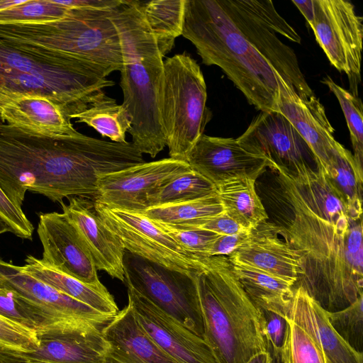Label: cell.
Instances as JSON below:
<instances>
[{"mask_svg": "<svg viewBox=\"0 0 363 363\" xmlns=\"http://www.w3.org/2000/svg\"><path fill=\"white\" fill-rule=\"evenodd\" d=\"M287 319L289 331L286 347L283 354L277 357L284 363H328L314 339L300 325Z\"/></svg>", "mask_w": 363, "mask_h": 363, "instance_id": "37", "label": "cell"}, {"mask_svg": "<svg viewBox=\"0 0 363 363\" xmlns=\"http://www.w3.org/2000/svg\"><path fill=\"white\" fill-rule=\"evenodd\" d=\"M217 193L216 186L191 169L160 189L149 199V207L203 198Z\"/></svg>", "mask_w": 363, "mask_h": 363, "instance_id": "33", "label": "cell"}, {"mask_svg": "<svg viewBox=\"0 0 363 363\" xmlns=\"http://www.w3.org/2000/svg\"><path fill=\"white\" fill-rule=\"evenodd\" d=\"M122 51V106L130 120L128 133L142 153L155 157L166 146L160 118L164 61L139 1H123L112 10Z\"/></svg>", "mask_w": 363, "mask_h": 363, "instance_id": "3", "label": "cell"}, {"mask_svg": "<svg viewBox=\"0 0 363 363\" xmlns=\"http://www.w3.org/2000/svg\"><path fill=\"white\" fill-rule=\"evenodd\" d=\"M123 265L127 286L203 339V320L196 280L198 272L182 273L126 252Z\"/></svg>", "mask_w": 363, "mask_h": 363, "instance_id": "11", "label": "cell"}, {"mask_svg": "<svg viewBox=\"0 0 363 363\" xmlns=\"http://www.w3.org/2000/svg\"><path fill=\"white\" fill-rule=\"evenodd\" d=\"M102 335L107 344L103 363H178L142 328L129 303L103 329Z\"/></svg>", "mask_w": 363, "mask_h": 363, "instance_id": "23", "label": "cell"}, {"mask_svg": "<svg viewBox=\"0 0 363 363\" xmlns=\"http://www.w3.org/2000/svg\"><path fill=\"white\" fill-rule=\"evenodd\" d=\"M132 142H108L79 133L53 138L0 121V188L18 208L27 191L60 203L94 200L100 175L144 162Z\"/></svg>", "mask_w": 363, "mask_h": 363, "instance_id": "2", "label": "cell"}, {"mask_svg": "<svg viewBox=\"0 0 363 363\" xmlns=\"http://www.w3.org/2000/svg\"><path fill=\"white\" fill-rule=\"evenodd\" d=\"M272 170L284 207L275 224L300 261L296 287L328 312L349 306L363 295L362 218L350 216L319 167L305 162Z\"/></svg>", "mask_w": 363, "mask_h": 363, "instance_id": "1", "label": "cell"}, {"mask_svg": "<svg viewBox=\"0 0 363 363\" xmlns=\"http://www.w3.org/2000/svg\"><path fill=\"white\" fill-rule=\"evenodd\" d=\"M247 150L267 157L274 165L293 169L302 163L317 166L311 148L279 112L260 111L238 138Z\"/></svg>", "mask_w": 363, "mask_h": 363, "instance_id": "18", "label": "cell"}, {"mask_svg": "<svg viewBox=\"0 0 363 363\" xmlns=\"http://www.w3.org/2000/svg\"><path fill=\"white\" fill-rule=\"evenodd\" d=\"M271 355H272V363H284L279 357L275 356L272 354H271Z\"/></svg>", "mask_w": 363, "mask_h": 363, "instance_id": "50", "label": "cell"}, {"mask_svg": "<svg viewBox=\"0 0 363 363\" xmlns=\"http://www.w3.org/2000/svg\"><path fill=\"white\" fill-rule=\"evenodd\" d=\"M260 310L262 313L264 332L268 345L267 351L274 355L281 356L284 351L289 331L287 317L273 311Z\"/></svg>", "mask_w": 363, "mask_h": 363, "instance_id": "40", "label": "cell"}, {"mask_svg": "<svg viewBox=\"0 0 363 363\" xmlns=\"http://www.w3.org/2000/svg\"><path fill=\"white\" fill-rule=\"evenodd\" d=\"M69 203L60 204L84 242L95 267L113 278L124 282L123 258L125 250L118 238L99 216L94 200L73 196Z\"/></svg>", "mask_w": 363, "mask_h": 363, "instance_id": "20", "label": "cell"}, {"mask_svg": "<svg viewBox=\"0 0 363 363\" xmlns=\"http://www.w3.org/2000/svg\"><path fill=\"white\" fill-rule=\"evenodd\" d=\"M113 9L73 8L52 22L0 25V38L86 61L108 76L121 71L123 62Z\"/></svg>", "mask_w": 363, "mask_h": 363, "instance_id": "7", "label": "cell"}, {"mask_svg": "<svg viewBox=\"0 0 363 363\" xmlns=\"http://www.w3.org/2000/svg\"><path fill=\"white\" fill-rule=\"evenodd\" d=\"M24 261L22 267L24 271L55 289L101 313L115 316L119 312L113 296L106 287L97 288L86 284L30 255Z\"/></svg>", "mask_w": 363, "mask_h": 363, "instance_id": "26", "label": "cell"}, {"mask_svg": "<svg viewBox=\"0 0 363 363\" xmlns=\"http://www.w3.org/2000/svg\"><path fill=\"white\" fill-rule=\"evenodd\" d=\"M255 182L240 177L225 180L216 186L225 213L247 230L255 228L269 218L256 191Z\"/></svg>", "mask_w": 363, "mask_h": 363, "instance_id": "27", "label": "cell"}, {"mask_svg": "<svg viewBox=\"0 0 363 363\" xmlns=\"http://www.w3.org/2000/svg\"><path fill=\"white\" fill-rule=\"evenodd\" d=\"M278 112L296 129L313 152L317 167L325 174L340 143L334 136L335 129L329 121L319 99L313 95L302 99L277 74Z\"/></svg>", "mask_w": 363, "mask_h": 363, "instance_id": "19", "label": "cell"}, {"mask_svg": "<svg viewBox=\"0 0 363 363\" xmlns=\"http://www.w3.org/2000/svg\"><path fill=\"white\" fill-rule=\"evenodd\" d=\"M106 77L86 61L0 38V96H43L72 119L106 96L114 85Z\"/></svg>", "mask_w": 363, "mask_h": 363, "instance_id": "4", "label": "cell"}, {"mask_svg": "<svg viewBox=\"0 0 363 363\" xmlns=\"http://www.w3.org/2000/svg\"><path fill=\"white\" fill-rule=\"evenodd\" d=\"M38 348L19 353L24 363H103L107 347L102 331L39 336Z\"/></svg>", "mask_w": 363, "mask_h": 363, "instance_id": "25", "label": "cell"}, {"mask_svg": "<svg viewBox=\"0 0 363 363\" xmlns=\"http://www.w3.org/2000/svg\"><path fill=\"white\" fill-rule=\"evenodd\" d=\"M228 258L232 263L259 269L294 286L301 273L298 255L280 236L277 225L268 220L252 229L247 242Z\"/></svg>", "mask_w": 363, "mask_h": 363, "instance_id": "21", "label": "cell"}, {"mask_svg": "<svg viewBox=\"0 0 363 363\" xmlns=\"http://www.w3.org/2000/svg\"><path fill=\"white\" fill-rule=\"evenodd\" d=\"M0 363H24L19 352L0 346Z\"/></svg>", "mask_w": 363, "mask_h": 363, "instance_id": "47", "label": "cell"}, {"mask_svg": "<svg viewBox=\"0 0 363 363\" xmlns=\"http://www.w3.org/2000/svg\"><path fill=\"white\" fill-rule=\"evenodd\" d=\"M57 2L69 9H113L118 6L121 4L122 0H67L57 1Z\"/></svg>", "mask_w": 363, "mask_h": 363, "instance_id": "45", "label": "cell"}, {"mask_svg": "<svg viewBox=\"0 0 363 363\" xmlns=\"http://www.w3.org/2000/svg\"><path fill=\"white\" fill-rule=\"evenodd\" d=\"M128 303L153 341L178 363H219L208 343L130 286Z\"/></svg>", "mask_w": 363, "mask_h": 363, "instance_id": "15", "label": "cell"}, {"mask_svg": "<svg viewBox=\"0 0 363 363\" xmlns=\"http://www.w3.org/2000/svg\"><path fill=\"white\" fill-rule=\"evenodd\" d=\"M231 264L244 290L257 307L287 315L294 294L293 285L259 269Z\"/></svg>", "mask_w": 363, "mask_h": 363, "instance_id": "28", "label": "cell"}, {"mask_svg": "<svg viewBox=\"0 0 363 363\" xmlns=\"http://www.w3.org/2000/svg\"><path fill=\"white\" fill-rule=\"evenodd\" d=\"M0 286L25 306L38 336L102 331L114 316L101 313L0 258Z\"/></svg>", "mask_w": 363, "mask_h": 363, "instance_id": "9", "label": "cell"}, {"mask_svg": "<svg viewBox=\"0 0 363 363\" xmlns=\"http://www.w3.org/2000/svg\"><path fill=\"white\" fill-rule=\"evenodd\" d=\"M0 220L9 232L22 239L32 240L33 225L22 209L16 207L0 188Z\"/></svg>", "mask_w": 363, "mask_h": 363, "instance_id": "41", "label": "cell"}, {"mask_svg": "<svg viewBox=\"0 0 363 363\" xmlns=\"http://www.w3.org/2000/svg\"><path fill=\"white\" fill-rule=\"evenodd\" d=\"M286 316L314 339L328 363H363V354L353 350L336 333L327 311L300 286L294 288Z\"/></svg>", "mask_w": 363, "mask_h": 363, "instance_id": "24", "label": "cell"}, {"mask_svg": "<svg viewBox=\"0 0 363 363\" xmlns=\"http://www.w3.org/2000/svg\"><path fill=\"white\" fill-rule=\"evenodd\" d=\"M150 220L182 228H199L225 213L217 193L199 199L150 206L143 213Z\"/></svg>", "mask_w": 363, "mask_h": 363, "instance_id": "29", "label": "cell"}, {"mask_svg": "<svg viewBox=\"0 0 363 363\" xmlns=\"http://www.w3.org/2000/svg\"><path fill=\"white\" fill-rule=\"evenodd\" d=\"M199 228L213 232L219 235L234 234L247 230L225 213L208 220Z\"/></svg>", "mask_w": 363, "mask_h": 363, "instance_id": "44", "label": "cell"}, {"mask_svg": "<svg viewBox=\"0 0 363 363\" xmlns=\"http://www.w3.org/2000/svg\"><path fill=\"white\" fill-rule=\"evenodd\" d=\"M186 0L140 1V7L158 49L164 57L174 48L175 39L182 35Z\"/></svg>", "mask_w": 363, "mask_h": 363, "instance_id": "30", "label": "cell"}, {"mask_svg": "<svg viewBox=\"0 0 363 363\" xmlns=\"http://www.w3.org/2000/svg\"><path fill=\"white\" fill-rule=\"evenodd\" d=\"M40 345L36 331L0 315V346L19 353H30Z\"/></svg>", "mask_w": 363, "mask_h": 363, "instance_id": "39", "label": "cell"}, {"mask_svg": "<svg viewBox=\"0 0 363 363\" xmlns=\"http://www.w3.org/2000/svg\"><path fill=\"white\" fill-rule=\"evenodd\" d=\"M247 40L302 99L314 95L303 76L294 50L277 36L301 43L294 28L267 0H218Z\"/></svg>", "mask_w": 363, "mask_h": 363, "instance_id": "10", "label": "cell"}, {"mask_svg": "<svg viewBox=\"0 0 363 363\" xmlns=\"http://www.w3.org/2000/svg\"><path fill=\"white\" fill-rule=\"evenodd\" d=\"M272 359L269 351H265L255 354L246 363H272Z\"/></svg>", "mask_w": 363, "mask_h": 363, "instance_id": "48", "label": "cell"}, {"mask_svg": "<svg viewBox=\"0 0 363 363\" xmlns=\"http://www.w3.org/2000/svg\"><path fill=\"white\" fill-rule=\"evenodd\" d=\"M0 315L35 330L25 306L11 290L2 286H0Z\"/></svg>", "mask_w": 363, "mask_h": 363, "instance_id": "42", "label": "cell"}, {"mask_svg": "<svg viewBox=\"0 0 363 363\" xmlns=\"http://www.w3.org/2000/svg\"><path fill=\"white\" fill-rule=\"evenodd\" d=\"M191 169L187 162L169 157L101 174L94 201L112 208L143 213L149 208V199L153 194Z\"/></svg>", "mask_w": 363, "mask_h": 363, "instance_id": "14", "label": "cell"}, {"mask_svg": "<svg viewBox=\"0 0 363 363\" xmlns=\"http://www.w3.org/2000/svg\"><path fill=\"white\" fill-rule=\"evenodd\" d=\"M69 8L57 0H26L0 11V25L40 24L62 18Z\"/></svg>", "mask_w": 363, "mask_h": 363, "instance_id": "35", "label": "cell"}, {"mask_svg": "<svg viewBox=\"0 0 363 363\" xmlns=\"http://www.w3.org/2000/svg\"><path fill=\"white\" fill-rule=\"evenodd\" d=\"M70 118L47 97L28 94L0 96V121L45 136H74L79 133Z\"/></svg>", "mask_w": 363, "mask_h": 363, "instance_id": "22", "label": "cell"}, {"mask_svg": "<svg viewBox=\"0 0 363 363\" xmlns=\"http://www.w3.org/2000/svg\"><path fill=\"white\" fill-rule=\"evenodd\" d=\"M327 316L336 333L353 350L363 354V295L342 310L327 311Z\"/></svg>", "mask_w": 363, "mask_h": 363, "instance_id": "36", "label": "cell"}, {"mask_svg": "<svg viewBox=\"0 0 363 363\" xmlns=\"http://www.w3.org/2000/svg\"><path fill=\"white\" fill-rule=\"evenodd\" d=\"M153 221L174 238L184 251L195 257L208 256L213 242L220 236L201 228H182Z\"/></svg>", "mask_w": 363, "mask_h": 363, "instance_id": "38", "label": "cell"}, {"mask_svg": "<svg viewBox=\"0 0 363 363\" xmlns=\"http://www.w3.org/2000/svg\"><path fill=\"white\" fill-rule=\"evenodd\" d=\"M196 274L204 335L219 363H246L267 351L262 311L252 301L226 256L197 257Z\"/></svg>", "mask_w": 363, "mask_h": 363, "instance_id": "6", "label": "cell"}, {"mask_svg": "<svg viewBox=\"0 0 363 363\" xmlns=\"http://www.w3.org/2000/svg\"><path fill=\"white\" fill-rule=\"evenodd\" d=\"M72 118H77L78 123H86L112 142H127L125 133L131 125L129 116L122 105L106 95Z\"/></svg>", "mask_w": 363, "mask_h": 363, "instance_id": "32", "label": "cell"}, {"mask_svg": "<svg viewBox=\"0 0 363 363\" xmlns=\"http://www.w3.org/2000/svg\"><path fill=\"white\" fill-rule=\"evenodd\" d=\"M107 228L128 252L167 269L192 274L201 269L199 257L186 251L142 213L107 206L94 201Z\"/></svg>", "mask_w": 363, "mask_h": 363, "instance_id": "12", "label": "cell"}, {"mask_svg": "<svg viewBox=\"0 0 363 363\" xmlns=\"http://www.w3.org/2000/svg\"><path fill=\"white\" fill-rule=\"evenodd\" d=\"M251 230H243L234 234L220 235L213 242L208 256H229L247 242Z\"/></svg>", "mask_w": 363, "mask_h": 363, "instance_id": "43", "label": "cell"}, {"mask_svg": "<svg viewBox=\"0 0 363 363\" xmlns=\"http://www.w3.org/2000/svg\"><path fill=\"white\" fill-rule=\"evenodd\" d=\"M37 233L43 246V262L86 284L106 287L84 242L65 213H41Z\"/></svg>", "mask_w": 363, "mask_h": 363, "instance_id": "16", "label": "cell"}, {"mask_svg": "<svg viewBox=\"0 0 363 363\" xmlns=\"http://www.w3.org/2000/svg\"><path fill=\"white\" fill-rule=\"evenodd\" d=\"M203 74L187 52L164 61L160 118L169 157L186 162L211 113Z\"/></svg>", "mask_w": 363, "mask_h": 363, "instance_id": "8", "label": "cell"}, {"mask_svg": "<svg viewBox=\"0 0 363 363\" xmlns=\"http://www.w3.org/2000/svg\"><path fill=\"white\" fill-rule=\"evenodd\" d=\"M6 232H9L8 227L0 220V235Z\"/></svg>", "mask_w": 363, "mask_h": 363, "instance_id": "49", "label": "cell"}, {"mask_svg": "<svg viewBox=\"0 0 363 363\" xmlns=\"http://www.w3.org/2000/svg\"><path fill=\"white\" fill-rule=\"evenodd\" d=\"M314 17L309 24L316 41L333 66L345 73L350 87L360 81L363 18L347 0H313Z\"/></svg>", "mask_w": 363, "mask_h": 363, "instance_id": "13", "label": "cell"}, {"mask_svg": "<svg viewBox=\"0 0 363 363\" xmlns=\"http://www.w3.org/2000/svg\"><path fill=\"white\" fill-rule=\"evenodd\" d=\"M186 162L190 168L216 186L222 182L240 177L257 179L273 169L264 155L245 148L237 138L203 134L190 151Z\"/></svg>", "mask_w": 363, "mask_h": 363, "instance_id": "17", "label": "cell"}, {"mask_svg": "<svg viewBox=\"0 0 363 363\" xmlns=\"http://www.w3.org/2000/svg\"><path fill=\"white\" fill-rule=\"evenodd\" d=\"M322 82L334 94L340 105L349 129L357 169L363 176V106L361 99L336 84L329 76L323 78Z\"/></svg>", "mask_w": 363, "mask_h": 363, "instance_id": "34", "label": "cell"}, {"mask_svg": "<svg viewBox=\"0 0 363 363\" xmlns=\"http://www.w3.org/2000/svg\"><path fill=\"white\" fill-rule=\"evenodd\" d=\"M325 174L343 197L350 216L362 218L363 176L357 169L353 155L342 144Z\"/></svg>", "mask_w": 363, "mask_h": 363, "instance_id": "31", "label": "cell"}, {"mask_svg": "<svg viewBox=\"0 0 363 363\" xmlns=\"http://www.w3.org/2000/svg\"><path fill=\"white\" fill-rule=\"evenodd\" d=\"M202 63L220 67L260 111H277V72L236 27L218 0H186L182 35Z\"/></svg>", "mask_w": 363, "mask_h": 363, "instance_id": "5", "label": "cell"}, {"mask_svg": "<svg viewBox=\"0 0 363 363\" xmlns=\"http://www.w3.org/2000/svg\"><path fill=\"white\" fill-rule=\"evenodd\" d=\"M292 3L298 9L310 24L314 17L313 0L292 1Z\"/></svg>", "mask_w": 363, "mask_h": 363, "instance_id": "46", "label": "cell"}]
</instances>
